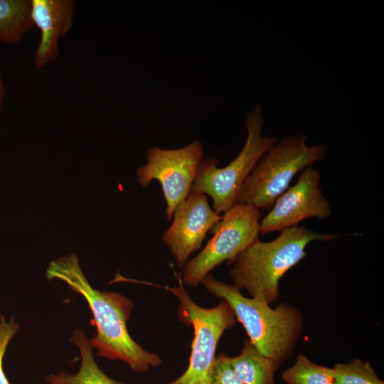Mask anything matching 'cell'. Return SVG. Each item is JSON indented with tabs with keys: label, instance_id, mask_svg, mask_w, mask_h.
Masks as SVG:
<instances>
[{
	"label": "cell",
	"instance_id": "obj_15",
	"mask_svg": "<svg viewBox=\"0 0 384 384\" xmlns=\"http://www.w3.org/2000/svg\"><path fill=\"white\" fill-rule=\"evenodd\" d=\"M283 380L287 384H336L333 368L317 364L299 354L294 363L283 371Z\"/></svg>",
	"mask_w": 384,
	"mask_h": 384
},
{
	"label": "cell",
	"instance_id": "obj_5",
	"mask_svg": "<svg viewBox=\"0 0 384 384\" xmlns=\"http://www.w3.org/2000/svg\"><path fill=\"white\" fill-rule=\"evenodd\" d=\"M247 139L238 154L228 165L218 167V160L203 159L191 191L209 196L213 209L224 213L236 203L238 193L260 158L277 142L276 137L262 135L264 118L262 107L257 105L245 120Z\"/></svg>",
	"mask_w": 384,
	"mask_h": 384
},
{
	"label": "cell",
	"instance_id": "obj_6",
	"mask_svg": "<svg viewBox=\"0 0 384 384\" xmlns=\"http://www.w3.org/2000/svg\"><path fill=\"white\" fill-rule=\"evenodd\" d=\"M178 282L177 287L163 288L178 298V319L193 327V338L186 369L168 384H211L218 341L237 319L224 300L212 308L201 307L190 297L181 277H178Z\"/></svg>",
	"mask_w": 384,
	"mask_h": 384
},
{
	"label": "cell",
	"instance_id": "obj_17",
	"mask_svg": "<svg viewBox=\"0 0 384 384\" xmlns=\"http://www.w3.org/2000/svg\"><path fill=\"white\" fill-rule=\"evenodd\" d=\"M18 329L19 324L14 317L6 320L4 315L0 316V384H10L4 373L3 360L9 343Z\"/></svg>",
	"mask_w": 384,
	"mask_h": 384
},
{
	"label": "cell",
	"instance_id": "obj_2",
	"mask_svg": "<svg viewBox=\"0 0 384 384\" xmlns=\"http://www.w3.org/2000/svg\"><path fill=\"white\" fill-rule=\"evenodd\" d=\"M336 237L297 225L282 230L273 240H259L230 263L233 284L271 304L279 298L282 277L306 256V246L315 240L327 242Z\"/></svg>",
	"mask_w": 384,
	"mask_h": 384
},
{
	"label": "cell",
	"instance_id": "obj_9",
	"mask_svg": "<svg viewBox=\"0 0 384 384\" xmlns=\"http://www.w3.org/2000/svg\"><path fill=\"white\" fill-rule=\"evenodd\" d=\"M319 172L311 166L302 170L296 183L275 201L260 220V233L267 234L297 226L307 218L327 219L331 207L321 192Z\"/></svg>",
	"mask_w": 384,
	"mask_h": 384
},
{
	"label": "cell",
	"instance_id": "obj_4",
	"mask_svg": "<svg viewBox=\"0 0 384 384\" xmlns=\"http://www.w3.org/2000/svg\"><path fill=\"white\" fill-rule=\"evenodd\" d=\"M306 139V135L299 134L277 142L243 183L236 203L270 210L297 174L326 157L325 145L308 146Z\"/></svg>",
	"mask_w": 384,
	"mask_h": 384
},
{
	"label": "cell",
	"instance_id": "obj_18",
	"mask_svg": "<svg viewBox=\"0 0 384 384\" xmlns=\"http://www.w3.org/2000/svg\"><path fill=\"white\" fill-rule=\"evenodd\" d=\"M211 384H242L235 373L228 355L219 353L216 356Z\"/></svg>",
	"mask_w": 384,
	"mask_h": 384
},
{
	"label": "cell",
	"instance_id": "obj_1",
	"mask_svg": "<svg viewBox=\"0 0 384 384\" xmlns=\"http://www.w3.org/2000/svg\"><path fill=\"white\" fill-rule=\"evenodd\" d=\"M46 276L49 279L65 282L87 302L97 329L90 342L98 356L120 360L130 370L139 373L161 364L159 355L146 351L128 331L127 323L134 308L133 302L121 294L94 289L84 276L75 255L51 262Z\"/></svg>",
	"mask_w": 384,
	"mask_h": 384
},
{
	"label": "cell",
	"instance_id": "obj_7",
	"mask_svg": "<svg viewBox=\"0 0 384 384\" xmlns=\"http://www.w3.org/2000/svg\"><path fill=\"white\" fill-rule=\"evenodd\" d=\"M261 211L236 203L225 211L210 230L213 237L202 250L183 266V285L196 287L215 267L230 264L242 251L259 240Z\"/></svg>",
	"mask_w": 384,
	"mask_h": 384
},
{
	"label": "cell",
	"instance_id": "obj_19",
	"mask_svg": "<svg viewBox=\"0 0 384 384\" xmlns=\"http://www.w3.org/2000/svg\"><path fill=\"white\" fill-rule=\"evenodd\" d=\"M4 84H3V81H2L1 73H0V112H1L2 102L4 100Z\"/></svg>",
	"mask_w": 384,
	"mask_h": 384
},
{
	"label": "cell",
	"instance_id": "obj_10",
	"mask_svg": "<svg viewBox=\"0 0 384 384\" xmlns=\"http://www.w3.org/2000/svg\"><path fill=\"white\" fill-rule=\"evenodd\" d=\"M170 227L162 239L182 268L194 252L200 250L207 233L221 219L222 215L211 208L206 194L191 191L173 213Z\"/></svg>",
	"mask_w": 384,
	"mask_h": 384
},
{
	"label": "cell",
	"instance_id": "obj_16",
	"mask_svg": "<svg viewBox=\"0 0 384 384\" xmlns=\"http://www.w3.org/2000/svg\"><path fill=\"white\" fill-rule=\"evenodd\" d=\"M336 384H384L370 362L353 358L334 366Z\"/></svg>",
	"mask_w": 384,
	"mask_h": 384
},
{
	"label": "cell",
	"instance_id": "obj_3",
	"mask_svg": "<svg viewBox=\"0 0 384 384\" xmlns=\"http://www.w3.org/2000/svg\"><path fill=\"white\" fill-rule=\"evenodd\" d=\"M213 296L226 302L241 323L249 341L265 356L281 366L292 354L303 329V316L294 306L271 307L259 297H247L233 284L208 274L201 282Z\"/></svg>",
	"mask_w": 384,
	"mask_h": 384
},
{
	"label": "cell",
	"instance_id": "obj_13",
	"mask_svg": "<svg viewBox=\"0 0 384 384\" xmlns=\"http://www.w3.org/2000/svg\"><path fill=\"white\" fill-rule=\"evenodd\" d=\"M230 365L242 384H276L279 365L262 354L249 340L244 341L240 354L230 357Z\"/></svg>",
	"mask_w": 384,
	"mask_h": 384
},
{
	"label": "cell",
	"instance_id": "obj_14",
	"mask_svg": "<svg viewBox=\"0 0 384 384\" xmlns=\"http://www.w3.org/2000/svg\"><path fill=\"white\" fill-rule=\"evenodd\" d=\"M33 26L31 0H0V42L19 43Z\"/></svg>",
	"mask_w": 384,
	"mask_h": 384
},
{
	"label": "cell",
	"instance_id": "obj_11",
	"mask_svg": "<svg viewBox=\"0 0 384 384\" xmlns=\"http://www.w3.org/2000/svg\"><path fill=\"white\" fill-rule=\"evenodd\" d=\"M75 3L73 0H31V16L41 33L34 55L41 68L59 56V43L73 25Z\"/></svg>",
	"mask_w": 384,
	"mask_h": 384
},
{
	"label": "cell",
	"instance_id": "obj_8",
	"mask_svg": "<svg viewBox=\"0 0 384 384\" xmlns=\"http://www.w3.org/2000/svg\"><path fill=\"white\" fill-rule=\"evenodd\" d=\"M146 158V163L137 171L138 181L145 188L154 180L159 182L166 204V219L171 220L177 206L191 190L203 158V146L193 141L176 149L153 146L147 150Z\"/></svg>",
	"mask_w": 384,
	"mask_h": 384
},
{
	"label": "cell",
	"instance_id": "obj_12",
	"mask_svg": "<svg viewBox=\"0 0 384 384\" xmlns=\"http://www.w3.org/2000/svg\"><path fill=\"white\" fill-rule=\"evenodd\" d=\"M70 342L79 349L80 366L75 374L59 373L50 374L44 379L48 384H125L106 375L97 366L93 354V347L84 331L76 329Z\"/></svg>",
	"mask_w": 384,
	"mask_h": 384
}]
</instances>
